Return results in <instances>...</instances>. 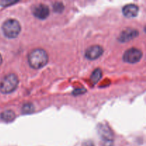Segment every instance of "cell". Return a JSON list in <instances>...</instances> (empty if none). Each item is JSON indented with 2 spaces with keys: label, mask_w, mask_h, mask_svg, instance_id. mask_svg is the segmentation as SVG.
<instances>
[{
  "label": "cell",
  "mask_w": 146,
  "mask_h": 146,
  "mask_svg": "<svg viewBox=\"0 0 146 146\" xmlns=\"http://www.w3.org/2000/svg\"><path fill=\"white\" fill-rule=\"evenodd\" d=\"M48 56L46 51L42 48L32 50L28 55V61L30 66L35 69L42 68L48 62Z\"/></svg>",
  "instance_id": "obj_1"
},
{
  "label": "cell",
  "mask_w": 146,
  "mask_h": 146,
  "mask_svg": "<svg viewBox=\"0 0 146 146\" xmlns=\"http://www.w3.org/2000/svg\"><path fill=\"white\" fill-rule=\"evenodd\" d=\"M19 84V79L17 75L10 74L6 76L0 82V92L8 94L15 91Z\"/></svg>",
  "instance_id": "obj_2"
},
{
  "label": "cell",
  "mask_w": 146,
  "mask_h": 146,
  "mask_svg": "<svg viewBox=\"0 0 146 146\" xmlns=\"http://www.w3.org/2000/svg\"><path fill=\"white\" fill-rule=\"evenodd\" d=\"M2 31L8 38H16L21 31V26L17 20L10 19L4 22L2 25Z\"/></svg>",
  "instance_id": "obj_3"
},
{
  "label": "cell",
  "mask_w": 146,
  "mask_h": 146,
  "mask_svg": "<svg viewBox=\"0 0 146 146\" xmlns=\"http://www.w3.org/2000/svg\"><path fill=\"white\" fill-rule=\"evenodd\" d=\"M142 56L143 53L141 50L136 48H131L125 51L123 56V59L127 63L135 64L141 60Z\"/></svg>",
  "instance_id": "obj_4"
},
{
  "label": "cell",
  "mask_w": 146,
  "mask_h": 146,
  "mask_svg": "<svg viewBox=\"0 0 146 146\" xmlns=\"http://www.w3.org/2000/svg\"><path fill=\"white\" fill-rule=\"evenodd\" d=\"M104 52V49L101 46H91L86 51L85 56L89 60H95L99 58Z\"/></svg>",
  "instance_id": "obj_5"
},
{
  "label": "cell",
  "mask_w": 146,
  "mask_h": 146,
  "mask_svg": "<svg viewBox=\"0 0 146 146\" xmlns=\"http://www.w3.org/2000/svg\"><path fill=\"white\" fill-rule=\"evenodd\" d=\"M33 14L39 19H45L49 15V9L45 4H39L33 9Z\"/></svg>",
  "instance_id": "obj_6"
},
{
  "label": "cell",
  "mask_w": 146,
  "mask_h": 146,
  "mask_svg": "<svg viewBox=\"0 0 146 146\" xmlns=\"http://www.w3.org/2000/svg\"><path fill=\"white\" fill-rule=\"evenodd\" d=\"M100 134L102 136L103 140L104 141V146H111L113 144L112 134L111 131L107 126H100L99 130Z\"/></svg>",
  "instance_id": "obj_7"
},
{
  "label": "cell",
  "mask_w": 146,
  "mask_h": 146,
  "mask_svg": "<svg viewBox=\"0 0 146 146\" xmlns=\"http://www.w3.org/2000/svg\"><path fill=\"white\" fill-rule=\"evenodd\" d=\"M138 35V31L137 30L133 29H127L122 31L118 39L121 42H126L135 38Z\"/></svg>",
  "instance_id": "obj_8"
},
{
  "label": "cell",
  "mask_w": 146,
  "mask_h": 146,
  "mask_svg": "<svg viewBox=\"0 0 146 146\" xmlns=\"http://www.w3.org/2000/svg\"><path fill=\"white\" fill-rule=\"evenodd\" d=\"M139 9L135 4H128L123 8V14L125 17L133 18L138 15Z\"/></svg>",
  "instance_id": "obj_9"
},
{
  "label": "cell",
  "mask_w": 146,
  "mask_h": 146,
  "mask_svg": "<svg viewBox=\"0 0 146 146\" xmlns=\"http://www.w3.org/2000/svg\"><path fill=\"white\" fill-rule=\"evenodd\" d=\"M1 118L6 122H11L15 118V113L11 110H7L1 114Z\"/></svg>",
  "instance_id": "obj_10"
},
{
  "label": "cell",
  "mask_w": 146,
  "mask_h": 146,
  "mask_svg": "<svg viewBox=\"0 0 146 146\" xmlns=\"http://www.w3.org/2000/svg\"><path fill=\"white\" fill-rule=\"evenodd\" d=\"M102 77V71L100 68H96L93 71L91 76V81L94 84H97Z\"/></svg>",
  "instance_id": "obj_11"
},
{
  "label": "cell",
  "mask_w": 146,
  "mask_h": 146,
  "mask_svg": "<svg viewBox=\"0 0 146 146\" xmlns=\"http://www.w3.org/2000/svg\"><path fill=\"white\" fill-rule=\"evenodd\" d=\"M34 111V106L32 104H26L22 107V113L24 114L31 113Z\"/></svg>",
  "instance_id": "obj_12"
},
{
  "label": "cell",
  "mask_w": 146,
  "mask_h": 146,
  "mask_svg": "<svg viewBox=\"0 0 146 146\" xmlns=\"http://www.w3.org/2000/svg\"><path fill=\"white\" fill-rule=\"evenodd\" d=\"M64 9V4L61 2H56L54 3V5H53V9H54V12L61 13L62 12Z\"/></svg>",
  "instance_id": "obj_13"
},
{
  "label": "cell",
  "mask_w": 146,
  "mask_h": 146,
  "mask_svg": "<svg viewBox=\"0 0 146 146\" xmlns=\"http://www.w3.org/2000/svg\"><path fill=\"white\" fill-rule=\"evenodd\" d=\"M84 146H94V145H93V143L91 142H88L86 143H85V145H84Z\"/></svg>",
  "instance_id": "obj_14"
},
{
  "label": "cell",
  "mask_w": 146,
  "mask_h": 146,
  "mask_svg": "<svg viewBox=\"0 0 146 146\" xmlns=\"http://www.w3.org/2000/svg\"><path fill=\"white\" fill-rule=\"evenodd\" d=\"M1 63H2V56H1V55L0 54V65L1 64Z\"/></svg>",
  "instance_id": "obj_15"
}]
</instances>
